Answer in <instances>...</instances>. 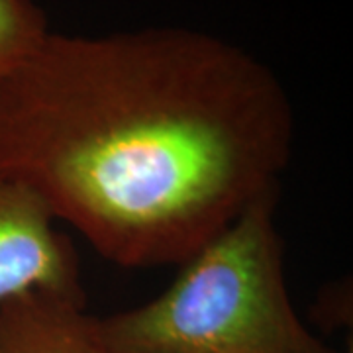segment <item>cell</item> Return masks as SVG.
I'll list each match as a JSON object with an SVG mask.
<instances>
[{"mask_svg":"<svg viewBox=\"0 0 353 353\" xmlns=\"http://www.w3.org/2000/svg\"><path fill=\"white\" fill-rule=\"evenodd\" d=\"M292 143L279 77L206 32H51L0 81V173L124 269L183 263L281 189Z\"/></svg>","mask_w":353,"mask_h":353,"instance_id":"obj_1","label":"cell"},{"mask_svg":"<svg viewBox=\"0 0 353 353\" xmlns=\"http://www.w3.org/2000/svg\"><path fill=\"white\" fill-rule=\"evenodd\" d=\"M281 189L265 192L176 265L148 303L99 318L112 353H338L296 314L275 224Z\"/></svg>","mask_w":353,"mask_h":353,"instance_id":"obj_2","label":"cell"},{"mask_svg":"<svg viewBox=\"0 0 353 353\" xmlns=\"http://www.w3.org/2000/svg\"><path fill=\"white\" fill-rule=\"evenodd\" d=\"M36 190L0 173V306L28 292L87 299L73 241Z\"/></svg>","mask_w":353,"mask_h":353,"instance_id":"obj_3","label":"cell"},{"mask_svg":"<svg viewBox=\"0 0 353 353\" xmlns=\"http://www.w3.org/2000/svg\"><path fill=\"white\" fill-rule=\"evenodd\" d=\"M0 353H112L87 299L28 292L0 306Z\"/></svg>","mask_w":353,"mask_h":353,"instance_id":"obj_4","label":"cell"},{"mask_svg":"<svg viewBox=\"0 0 353 353\" xmlns=\"http://www.w3.org/2000/svg\"><path fill=\"white\" fill-rule=\"evenodd\" d=\"M50 34L48 16L36 0H0V81L32 57Z\"/></svg>","mask_w":353,"mask_h":353,"instance_id":"obj_5","label":"cell"},{"mask_svg":"<svg viewBox=\"0 0 353 353\" xmlns=\"http://www.w3.org/2000/svg\"><path fill=\"white\" fill-rule=\"evenodd\" d=\"M316 322L326 330L352 328V287L330 285L318 294L314 308Z\"/></svg>","mask_w":353,"mask_h":353,"instance_id":"obj_6","label":"cell"},{"mask_svg":"<svg viewBox=\"0 0 353 353\" xmlns=\"http://www.w3.org/2000/svg\"><path fill=\"white\" fill-rule=\"evenodd\" d=\"M347 353H353V350H352V340H350V347H347Z\"/></svg>","mask_w":353,"mask_h":353,"instance_id":"obj_7","label":"cell"}]
</instances>
